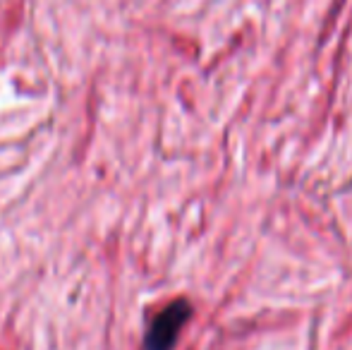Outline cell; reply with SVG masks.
<instances>
[{
	"mask_svg": "<svg viewBox=\"0 0 352 350\" xmlns=\"http://www.w3.org/2000/svg\"><path fill=\"white\" fill-rule=\"evenodd\" d=\"M192 317V305L187 300H173L148 324L144 336V350H173L180 331Z\"/></svg>",
	"mask_w": 352,
	"mask_h": 350,
	"instance_id": "1",
	"label": "cell"
}]
</instances>
